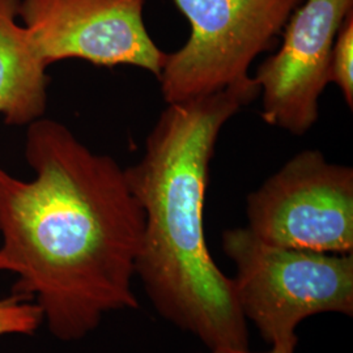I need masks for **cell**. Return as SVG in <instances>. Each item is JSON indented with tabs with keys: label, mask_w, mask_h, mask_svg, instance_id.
I'll return each mask as SVG.
<instances>
[{
	"label": "cell",
	"mask_w": 353,
	"mask_h": 353,
	"mask_svg": "<svg viewBox=\"0 0 353 353\" xmlns=\"http://www.w3.org/2000/svg\"><path fill=\"white\" fill-rule=\"evenodd\" d=\"M30 181L0 166V272L37 303L52 336L85 338L108 313L135 310L144 214L125 169L48 118L28 126Z\"/></svg>",
	"instance_id": "cell-1"
},
{
	"label": "cell",
	"mask_w": 353,
	"mask_h": 353,
	"mask_svg": "<svg viewBox=\"0 0 353 353\" xmlns=\"http://www.w3.org/2000/svg\"><path fill=\"white\" fill-rule=\"evenodd\" d=\"M258 96L252 77L205 97L168 103L139 163L125 169L144 214L135 274L157 313L210 351L249 348L233 280L205 242L204 199L223 127Z\"/></svg>",
	"instance_id": "cell-2"
},
{
	"label": "cell",
	"mask_w": 353,
	"mask_h": 353,
	"mask_svg": "<svg viewBox=\"0 0 353 353\" xmlns=\"http://www.w3.org/2000/svg\"><path fill=\"white\" fill-rule=\"evenodd\" d=\"M221 245L237 270L241 313L271 345L299 343L296 330L309 316H352L353 254L275 246L248 228L228 229Z\"/></svg>",
	"instance_id": "cell-3"
},
{
	"label": "cell",
	"mask_w": 353,
	"mask_h": 353,
	"mask_svg": "<svg viewBox=\"0 0 353 353\" xmlns=\"http://www.w3.org/2000/svg\"><path fill=\"white\" fill-rule=\"evenodd\" d=\"M189 20L186 43L166 55L157 76L166 103L214 94L249 81L303 0H173Z\"/></svg>",
	"instance_id": "cell-4"
},
{
	"label": "cell",
	"mask_w": 353,
	"mask_h": 353,
	"mask_svg": "<svg viewBox=\"0 0 353 353\" xmlns=\"http://www.w3.org/2000/svg\"><path fill=\"white\" fill-rule=\"evenodd\" d=\"M246 212V228L270 245L353 254V169L300 152L248 196Z\"/></svg>",
	"instance_id": "cell-5"
},
{
	"label": "cell",
	"mask_w": 353,
	"mask_h": 353,
	"mask_svg": "<svg viewBox=\"0 0 353 353\" xmlns=\"http://www.w3.org/2000/svg\"><path fill=\"white\" fill-rule=\"evenodd\" d=\"M145 0H20L19 19L45 64L81 59L160 75L166 52L144 23Z\"/></svg>",
	"instance_id": "cell-6"
},
{
	"label": "cell",
	"mask_w": 353,
	"mask_h": 353,
	"mask_svg": "<svg viewBox=\"0 0 353 353\" xmlns=\"http://www.w3.org/2000/svg\"><path fill=\"white\" fill-rule=\"evenodd\" d=\"M353 0H303L283 29V43L254 76L262 93V118L271 126L303 135L319 117L330 83V59Z\"/></svg>",
	"instance_id": "cell-7"
},
{
	"label": "cell",
	"mask_w": 353,
	"mask_h": 353,
	"mask_svg": "<svg viewBox=\"0 0 353 353\" xmlns=\"http://www.w3.org/2000/svg\"><path fill=\"white\" fill-rule=\"evenodd\" d=\"M20 0H0V114L10 126H29L48 105V65L26 26L19 23Z\"/></svg>",
	"instance_id": "cell-8"
},
{
	"label": "cell",
	"mask_w": 353,
	"mask_h": 353,
	"mask_svg": "<svg viewBox=\"0 0 353 353\" xmlns=\"http://www.w3.org/2000/svg\"><path fill=\"white\" fill-rule=\"evenodd\" d=\"M330 83L341 90L345 103L353 108V12L341 24L330 59Z\"/></svg>",
	"instance_id": "cell-9"
},
{
	"label": "cell",
	"mask_w": 353,
	"mask_h": 353,
	"mask_svg": "<svg viewBox=\"0 0 353 353\" xmlns=\"http://www.w3.org/2000/svg\"><path fill=\"white\" fill-rule=\"evenodd\" d=\"M43 323V316L37 303L11 294L0 300V336L33 335Z\"/></svg>",
	"instance_id": "cell-10"
},
{
	"label": "cell",
	"mask_w": 353,
	"mask_h": 353,
	"mask_svg": "<svg viewBox=\"0 0 353 353\" xmlns=\"http://www.w3.org/2000/svg\"><path fill=\"white\" fill-rule=\"evenodd\" d=\"M297 343H287V344H275L271 345V350L262 353H294ZM210 353H252L249 350H214Z\"/></svg>",
	"instance_id": "cell-11"
}]
</instances>
